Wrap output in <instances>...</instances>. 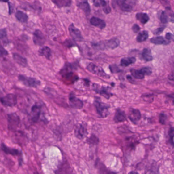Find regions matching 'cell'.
Instances as JSON below:
<instances>
[{"mask_svg": "<svg viewBox=\"0 0 174 174\" xmlns=\"http://www.w3.org/2000/svg\"><path fill=\"white\" fill-rule=\"evenodd\" d=\"M39 53L41 56H45L47 59H49L51 56V50L48 47H44L40 49Z\"/></svg>", "mask_w": 174, "mask_h": 174, "instance_id": "25", "label": "cell"}, {"mask_svg": "<svg viewBox=\"0 0 174 174\" xmlns=\"http://www.w3.org/2000/svg\"><path fill=\"white\" fill-rule=\"evenodd\" d=\"M1 148L2 151L6 154L12 156H17L20 157L22 155V151H19L16 149L11 148L8 147L4 144L2 143L1 144Z\"/></svg>", "mask_w": 174, "mask_h": 174, "instance_id": "12", "label": "cell"}, {"mask_svg": "<svg viewBox=\"0 0 174 174\" xmlns=\"http://www.w3.org/2000/svg\"><path fill=\"white\" fill-rule=\"evenodd\" d=\"M0 42H2L4 44L7 43V33H6V31L5 29L0 30Z\"/></svg>", "mask_w": 174, "mask_h": 174, "instance_id": "29", "label": "cell"}, {"mask_svg": "<svg viewBox=\"0 0 174 174\" xmlns=\"http://www.w3.org/2000/svg\"><path fill=\"white\" fill-rule=\"evenodd\" d=\"M41 112V105L38 103L35 104L32 107L31 110V118L33 122H37L39 118L40 117Z\"/></svg>", "mask_w": 174, "mask_h": 174, "instance_id": "7", "label": "cell"}, {"mask_svg": "<svg viewBox=\"0 0 174 174\" xmlns=\"http://www.w3.org/2000/svg\"><path fill=\"white\" fill-rule=\"evenodd\" d=\"M53 4L58 8L67 7L71 6V0H52Z\"/></svg>", "mask_w": 174, "mask_h": 174, "instance_id": "20", "label": "cell"}, {"mask_svg": "<svg viewBox=\"0 0 174 174\" xmlns=\"http://www.w3.org/2000/svg\"><path fill=\"white\" fill-rule=\"evenodd\" d=\"M168 134L171 138L174 137V128H170L169 132H168Z\"/></svg>", "mask_w": 174, "mask_h": 174, "instance_id": "41", "label": "cell"}, {"mask_svg": "<svg viewBox=\"0 0 174 174\" xmlns=\"http://www.w3.org/2000/svg\"><path fill=\"white\" fill-rule=\"evenodd\" d=\"M8 54L7 51L0 45V57H4Z\"/></svg>", "mask_w": 174, "mask_h": 174, "instance_id": "36", "label": "cell"}, {"mask_svg": "<svg viewBox=\"0 0 174 174\" xmlns=\"http://www.w3.org/2000/svg\"><path fill=\"white\" fill-rule=\"evenodd\" d=\"M142 57L146 61H151L153 60V56L151 53V51L150 49H144L142 51Z\"/></svg>", "mask_w": 174, "mask_h": 174, "instance_id": "23", "label": "cell"}, {"mask_svg": "<svg viewBox=\"0 0 174 174\" xmlns=\"http://www.w3.org/2000/svg\"><path fill=\"white\" fill-rule=\"evenodd\" d=\"M151 43L155 45H168L170 43L169 41L166 40L162 36H158L155 38H153L150 39Z\"/></svg>", "mask_w": 174, "mask_h": 174, "instance_id": "21", "label": "cell"}, {"mask_svg": "<svg viewBox=\"0 0 174 174\" xmlns=\"http://www.w3.org/2000/svg\"><path fill=\"white\" fill-rule=\"evenodd\" d=\"M8 128L11 131H15L20 124V118L15 112L7 115Z\"/></svg>", "mask_w": 174, "mask_h": 174, "instance_id": "3", "label": "cell"}, {"mask_svg": "<svg viewBox=\"0 0 174 174\" xmlns=\"http://www.w3.org/2000/svg\"><path fill=\"white\" fill-rule=\"evenodd\" d=\"M45 38L42 32L39 30H36L34 32V43L37 46H42L45 42Z\"/></svg>", "mask_w": 174, "mask_h": 174, "instance_id": "11", "label": "cell"}, {"mask_svg": "<svg viewBox=\"0 0 174 174\" xmlns=\"http://www.w3.org/2000/svg\"><path fill=\"white\" fill-rule=\"evenodd\" d=\"M128 118L134 123L137 124L141 118V112L138 109L130 108L128 113Z\"/></svg>", "mask_w": 174, "mask_h": 174, "instance_id": "13", "label": "cell"}, {"mask_svg": "<svg viewBox=\"0 0 174 174\" xmlns=\"http://www.w3.org/2000/svg\"><path fill=\"white\" fill-rule=\"evenodd\" d=\"M148 32L147 31H142L139 33L137 38V41L138 42H145L148 38Z\"/></svg>", "mask_w": 174, "mask_h": 174, "instance_id": "27", "label": "cell"}, {"mask_svg": "<svg viewBox=\"0 0 174 174\" xmlns=\"http://www.w3.org/2000/svg\"><path fill=\"white\" fill-rule=\"evenodd\" d=\"M135 0H116V4L121 10L130 12L135 5Z\"/></svg>", "mask_w": 174, "mask_h": 174, "instance_id": "5", "label": "cell"}, {"mask_svg": "<svg viewBox=\"0 0 174 174\" xmlns=\"http://www.w3.org/2000/svg\"><path fill=\"white\" fill-rule=\"evenodd\" d=\"M13 58L15 62H16L18 65H20L23 67H26L28 65L27 60L25 57L17 53L13 54Z\"/></svg>", "mask_w": 174, "mask_h": 174, "instance_id": "19", "label": "cell"}, {"mask_svg": "<svg viewBox=\"0 0 174 174\" xmlns=\"http://www.w3.org/2000/svg\"><path fill=\"white\" fill-rule=\"evenodd\" d=\"M8 1L9 0H0V2H5V3L8 2Z\"/></svg>", "mask_w": 174, "mask_h": 174, "instance_id": "44", "label": "cell"}, {"mask_svg": "<svg viewBox=\"0 0 174 174\" xmlns=\"http://www.w3.org/2000/svg\"><path fill=\"white\" fill-rule=\"evenodd\" d=\"M164 28H165V27H164L159 28L154 31V34L159 35L160 34H161V32L164 30Z\"/></svg>", "mask_w": 174, "mask_h": 174, "instance_id": "40", "label": "cell"}, {"mask_svg": "<svg viewBox=\"0 0 174 174\" xmlns=\"http://www.w3.org/2000/svg\"><path fill=\"white\" fill-rule=\"evenodd\" d=\"M93 88L94 91H96L97 93L104 96L107 99H108L111 96H112V94L109 91V89L108 87H101L97 84H94L93 85Z\"/></svg>", "mask_w": 174, "mask_h": 174, "instance_id": "8", "label": "cell"}, {"mask_svg": "<svg viewBox=\"0 0 174 174\" xmlns=\"http://www.w3.org/2000/svg\"><path fill=\"white\" fill-rule=\"evenodd\" d=\"M136 18L142 24H145L149 20V17L145 13H138L136 15Z\"/></svg>", "mask_w": 174, "mask_h": 174, "instance_id": "24", "label": "cell"}, {"mask_svg": "<svg viewBox=\"0 0 174 174\" xmlns=\"http://www.w3.org/2000/svg\"><path fill=\"white\" fill-rule=\"evenodd\" d=\"M78 7L84 12L85 15L89 16L91 12V8L88 0H79L77 4Z\"/></svg>", "mask_w": 174, "mask_h": 174, "instance_id": "15", "label": "cell"}, {"mask_svg": "<svg viewBox=\"0 0 174 174\" xmlns=\"http://www.w3.org/2000/svg\"><path fill=\"white\" fill-rule=\"evenodd\" d=\"M167 116L166 114L164 113H161L159 115V122L163 125L166 124V121H167Z\"/></svg>", "mask_w": 174, "mask_h": 174, "instance_id": "34", "label": "cell"}, {"mask_svg": "<svg viewBox=\"0 0 174 174\" xmlns=\"http://www.w3.org/2000/svg\"><path fill=\"white\" fill-rule=\"evenodd\" d=\"M135 173V172H131V173Z\"/></svg>", "mask_w": 174, "mask_h": 174, "instance_id": "45", "label": "cell"}, {"mask_svg": "<svg viewBox=\"0 0 174 174\" xmlns=\"http://www.w3.org/2000/svg\"><path fill=\"white\" fill-rule=\"evenodd\" d=\"M135 61H136L135 58L133 57L123 58L121 60L120 65L122 66L126 67L130 65H132L133 63H135Z\"/></svg>", "mask_w": 174, "mask_h": 174, "instance_id": "22", "label": "cell"}, {"mask_svg": "<svg viewBox=\"0 0 174 174\" xmlns=\"http://www.w3.org/2000/svg\"><path fill=\"white\" fill-rule=\"evenodd\" d=\"M160 2L164 6H167V7H168V5L169 4V0H160Z\"/></svg>", "mask_w": 174, "mask_h": 174, "instance_id": "42", "label": "cell"}, {"mask_svg": "<svg viewBox=\"0 0 174 174\" xmlns=\"http://www.w3.org/2000/svg\"><path fill=\"white\" fill-rule=\"evenodd\" d=\"M87 69L92 73L98 75V76L101 77L102 78H106V79L109 78V76L107 75L101 68L97 66L93 63H89L87 67Z\"/></svg>", "mask_w": 174, "mask_h": 174, "instance_id": "6", "label": "cell"}, {"mask_svg": "<svg viewBox=\"0 0 174 174\" xmlns=\"http://www.w3.org/2000/svg\"><path fill=\"white\" fill-rule=\"evenodd\" d=\"M16 19L22 23H26L28 20V16L26 13H23V12L18 11L16 12L15 14Z\"/></svg>", "mask_w": 174, "mask_h": 174, "instance_id": "26", "label": "cell"}, {"mask_svg": "<svg viewBox=\"0 0 174 174\" xmlns=\"http://www.w3.org/2000/svg\"><path fill=\"white\" fill-rule=\"evenodd\" d=\"M166 38L168 40H172L174 42V35L171 33H168L166 35Z\"/></svg>", "mask_w": 174, "mask_h": 174, "instance_id": "39", "label": "cell"}, {"mask_svg": "<svg viewBox=\"0 0 174 174\" xmlns=\"http://www.w3.org/2000/svg\"><path fill=\"white\" fill-rule=\"evenodd\" d=\"M110 69L112 73H116V72L119 71V69H118V67L116 65H111L110 66Z\"/></svg>", "mask_w": 174, "mask_h": 174, "instance_id": "38", "label": "cell"}, {"mask_svg": "<svg viewBox=\"0 0 174 174\" xmlns=\"http://www.w3.org/2000/svg\"><path fill=\"white\" fill-rule=\"evenodd\" d=\"M99 142V140L95 135H92L87 140V142L91 145H96Z\"/></svg>", "mask_w": 174, "mask_h": 174, "instance_id": "32", "label": "cell"}, {"mask_svg": "<svg viewBox=\"0 0 174 174\" xmlns=\"http://www.w3.org/2000/svg\"><path fill=\"white\" fill-rule=\"evenodd\" d=\"M168 17V22H171L174 23V13L170 7H166V10Z\"/></svg>", "mask_w": 174, "mask_h": 174, "instance_id": "30", "label": "cell"}, {"mask_svg": "<svg viewBox=\"0 0 174 174\" xmlns=\"http://www.w3.org/2000/svg\"><path fill=\"white\" fill-rule=\"evenodd\" d=\"M141 70L142 72V73L145 75H145L149 76V75H151V73H152V70L150 68H148V67L142 68V69H141Z\"/></svg>", "mask_w": 174, "mask_h": 174, "instance_id": "35", "label": "cell"}, {"mask_svg": "<svg viewBox=\"0 0 174 174\" xmlns=\"http://www.w3.org/2000/svg\"><path fill=\"white\" fill-rule=\"evenodd\" d=\"M69 32L71 36L76 42H82L83 38L81 31L76 28L74 24H71L69 27Z\"/></svg>", "mask_w": 174, "mask_h": 174, "instance_id": "9", "label": "cell"}, {"mask_svg": "<svg viewBox=\"0 0 174 174\" xmlns=\"http://www.w3.org/2000/svg\"><path fill=\"white\" fill-rule=\"evenodd\" d=\"M69 102L71 106L75 109H81L83 107L82 101L72 94L69 96Z\"/></svg>", "mask_w": 174, "mask_h": 174, "instance_id": "14", "label": "cell"}, {"mask_svg": "<svg viewBox=\"0 0 174 174\" xmlns=\"http://www.w3.org/2000/svg\"><path fill=\"white\" fill-rule=\"evenodd\" d=\"M132 30L134 31V33H137L138 32L140 31V27L138 25L134 24L133 25L132 27Z\"/></svg>", "mask_w": 174, "mask_h": 174, "instance_id": "37", "label": "cell"}, {"mask_svg": "<svg viewBox=\"0 0 174 174\" xmlns=\"http://www.w3.org/2000/svg\"><path fill=\"white\" fill-rule=\"evenodd\" d=\"M168 97L170 98V99H172L173 100V102L174 103V94H172V95H170L168 96Z\"/></svg>", "mask_w": 174, "mask_h": 174, "instance_id": "43", "label": "cell"}, {"mask_svg": "<svg viewBox=\"0 0 174 174\" xmlns=\"http://www.w3.org/2000/svg\"><path fill=\"white\" fill-rule=\"evenodd\" d=\"M131 75L134 78L137 79H142L145 77V75L142 73L141 69L137 70V69H133L131 70Z\"/></svg>", "mask_w": 174, "mask_h": 174, "instance_id": "28", "label": "cell"}, {"mask_svg": "<svg viewBox=\"0 0 174 174\" xmlns=\"http://www.w3.org/2000/svg\"><path fill=\"white\" fill-rule=\"evenodd\" d=\"M160 19L161 23L163 24H166L168 22V17L166 11L162 12L160 16Z\"/></svg>", "mask_w": 174, "mask_h": 174, "instance_id": "33", "label": "cell"}, {"mask_svg": "<svg viewBox=\"0 0 174 174\" xmlns=\"http://www.w3.org/2000/svg\"><path fill=\"white\" fill-rule=\"evenodd\" d=\"M106 49H116L120 45V40L117 38H112V39H109L106 42H104Z\"/></svg>", "mask_w": 174, "mask_h": 174, "instance_id": "17", "label": "cell"}, {"mask_svg": "<svg viewBox=\"0 0 174 174\" xmlns=\"http://www.w3.org/2000/svg\"><path fill=\"white\" fill-rule=\"evenodd\" d=\"M114 120L116 123L123 122L126 120V115L123 111L118 109L116 111Z\"/></svg>", "mask_w": 174, "mask_h": 174, "instance_id": "18", "label": "cell"}, {"mask_svg": "<svg viewBox=\"0 0 174 174\" xmlns=\"http://www.w3.org/2000/svg\"><path fill=\"white\" fill-rule=\"evenodd\" d=\"M94 5L96 7L102 6L103 8L108 5V3L105 0H94Z\"/></svg>", "mask_w": 174, "mask_h": 174, "instance_id": "31", "label": "cell"}, {"mask_svg": "<svg viewBox=\"0 0 174 174\" xmlns=\"http://www.w3.org/2000/svg\"><path fill=\"white\" fill-rule=\"evenodd\" d=\"M88 134L86 124L83 123L79 124L75 129V135L77 138L82 140Z\"/></svg>", "mask_w": 174, "mask_h": 174, "instance_id": "10", "label": "cell"}, {"mask_svg": "<svg viewBox=\"0 0 174 174\" xmlns=\"http://www.w3.org/2000/svg\"><path fill=\"white\" fill-rule=\"evenodd\" d=\"M0 102L4 106L12 107L17 105V96L13 94H7L0 98Z\"/></svg>", "mask_w": 174, "mask_h": 174, "instance_id": "4", "label": "cell"}, {"mask_svg": "<svg viewBox=\"0 0 174 174\" xmlns=\"http://www.w3.org/2000/svg\"><path fill=\"white\" fill-rule=\"evenodd\" d=\"M94 104L96 109L97 112L100 118H106L108 115L109 106L108 104L101 102L99 99H96Z\"/></svg>", "mask_w": 174, "mask_h": 174, "instance_id": "2", "label": "cell"}, {"mask_svg": "<svg viewBox=\"0 0 174 174\" xmlns=\"http://www.w3.org/2000/svg\"><path fill=\"white\" fill-rule=\"evenodd\" d=\"M18 79L23 85L28 87L37 88L41 84V82L39 80L31 77L27 76L26 75H19Z\"/></svg>", "mask_w": 174, "mask_h": 174, "instance_id": "1", "label": "cell"}, {"mask_svg": "<svg viewBox=\"0 0 174 174\" xmlns=\"http://www.w3.org/2000/svg\"><path fill=\"white\" fill-rule=\"evenodd\" d=\"M90 23L93 26L99 28L100 29H103L105 27L106 23L104 20L96 17H93L90 19Z\"/></svg>", "mask_w": 174, "mask_h": 174, "instance_id": "16", "label": "cell"}]
</instances>
